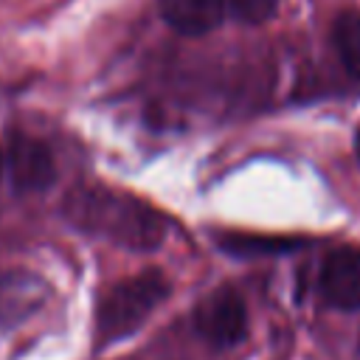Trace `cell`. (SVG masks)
<instances>
[{"mask_svg": "<svg viewBox=\"0 0 360 360\" xmlns=\"http://www.w3.org/2000/svg\"><path fill=\"white\" fill-rule=\"evenodd\" d=\"M160 17L186 37H202L214 31L228 11L225 0H158Z\"/></svg>", "mask_w": 360, "mask_h": 360, "instance_id": "cell-6", "label": "cell"}, {"mask_svg": "<svg viewBox=\"0 0 360 360\" xmlns=\"http://www.w3.org/2000/svg\"><path fill=\"white\" fill-rule=\"evenodd\" d=\"M197 332L217 349L236 346L248 332V307L242 295L231 287H222L205 295L194 312Z\"/></svg>", "mask_w": 360, "mask_h": 360, "instance_id": "cell-3", "label": "cell"}, {"mask_svg": "<svg viewBox=\"0 0 360 360\" xmlns=\"http://www.w3.org/2000/svg\"><path fill=\"white\" fill-rule=\"evenodd\" d=\"M323 301L335 309H360V250L335 248L321 267Z\"/></svg>", "mask_w": 360, "mask_h": 360, "instance_id": "cell-5", "label": "cell"}, {"mask_svg": "<svg viewBox=\"0 0 360 360\" xmlns=\"http://www.w3.org/2000/svg\"><path fill=\"white\" fill-rule=\"evenodd\" d=\"M8 174L17 191H42L53 183L56 166L51 149L28 135H11L8 138Z\"/></svg>", "mask_w": 360, "mask_h": 360, "instance_id": "cell-4", "label": "cell"}, {"mask_svg": "<svg viewBox=\"0 0 360 360\" xmlns=\"http://www.w3.org/2000/svg\"><path fill=\"white\" fill-rule=\"evenodd\" d=\"M332 42L352 76H360V11H343L332 25Z\"/></svg>", "mask_w": 360, "mask_h": 360, "instance_id": "cell-7", "label": "cell"}, {"mask_svg": "<svg viewBox=\"0 0 360 360\" xmlns=\"http://www.w3.org/2000/svg\"><path fill=\"white\" fill-rule=\"evenodd\" d=\"M166 295H169V281L158 270L118 281L112 290H107V295L98 304V318H96L98 343L110 346L141 329V323L163 304Z\"/></svg>", "mask_w": 360, "mask_h": 360, "instance_id": "cell-2", "label": "cell"}, {"mask_svg": "<svg viewBox=\"0 0 360 360\" xmlns=\"http://www.w3.org/2000/svg\"><path fill=\"white\" fill-rule=\"evenodd\" d=\"M219 245L231 253H278V250H292V239H264V236H245V233H219Z\"/></svg>", "mask_w": 360, "mask_h": 360, "instance_id": "cell-9", "label": "cell"}, {"mask_svg": "<svg viewBox=\"0 0 360 360\" xmlns=\"http://www.w3.org/2000/svg\"><path fill=\"white\" fill-rule=\"evenodd\" d=\"M62 208L76 228L121 248L155 250L166 236V219L152 205L104 186L73 188Z\"/></svg>", "mask_w": 360, "mask_h": 360, "instance_id": "cell-1", "label": "cell"}, {"mask_svg": "<svg viewBox=\"0 0 360 360\" xmlns=\"http://www.w3.org/2000/svg\"><path fill=\"white\" fill-rule=\"evenodd\" d=\"M0 172H3V155H0Z\"/></svg>", "mask_w": 360, "mask_h": 360, "instance_id": "cell-12", "label": "cell"}, {"mask_svg": "<svg viewBox=\"0 0 360 360\" xmlns=\"http://www.w3.org/2000/svg\"><path fill=\"white\" fill-rule=\"evenodd\" d=\"M354 152H357V160H360V129H357V135H354Z\"/></svg>", "mask_w": 360, "mask_h": 360, "instance_id": "cell-11", "label": "cell"}, {"mask_svg": "<svg viewBox=\"0 0 360 360\" xmlns=\"http://www.w3.org/2000/svg\"><path fill=\"white\" fill-rule=\"evenodd\" d=\"M231 14L248 25H259L264 20H270L278 8V0H225Z\"/></svg>", "mask_w": 360, "mask_h": 360, "instance_id": "cell-10", "label": "cell"}, {"mask_svg": "<svg viewBox=\"0 0 360 360\" xmlns=\"http://www.w3.org/2000/svg\"><path fill=\"white\" fill-rule=\"evenodd\" d=\"M34 284L37 281L25 278V276H3L0 278V318L6 323H14L17 318H22V312L37 307Z\"/></svg>", "mask_w": 360, "mask_h": 360, "instance_id": "cell-8", "label": "cell"}]
</instances>
